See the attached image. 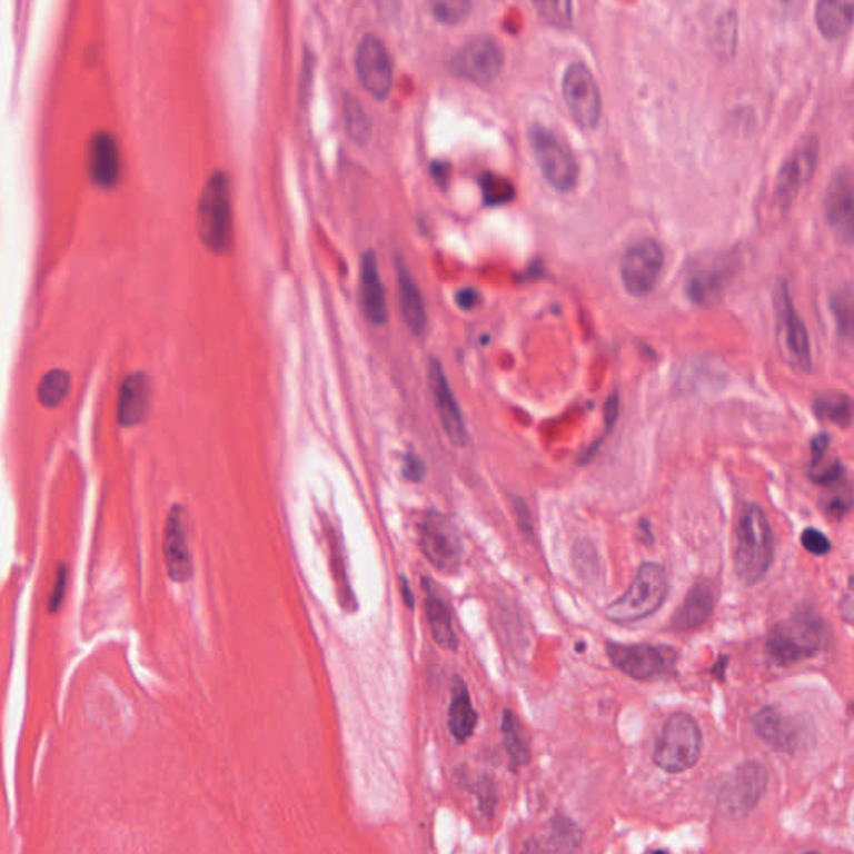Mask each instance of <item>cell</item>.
<instances>
[{"label":"cell","instance_id":"26","mask_svg":"<svg viewBox=\"0 0 854 854\" xmlns=\"http://www.w3.org/2000/svg\"><path fill=\"white\" fill-rule=\"evenodd\" d=\"M854 0H817L814 22L826 40H837L853 26Z\"/></svg>","mask_w":854,"mask_h":854},{"label":"cell","instance_id":"16","mask_svg":"<svg viewBox=\"0 0 854 854\" xmlns=\"http://www.w3.org/2000/svg\"><path fill=\"white\" fill-rule=\"evenodd\" d=\"M816 137H807V139L803 140V143L794 150L793 156L783 163L779 173H777L776 187H774L777 206L783 207V209L790 207L794 197H796L797 192L803 189L804 183L810 182L814 169H816Z\"/></svg>","mask_w":854,"mask_h":854},{"label":"cell","instance_id":"5","mask_svg":"<svg viewBox=\"0 0 854 854\" xmlns=\"http://www.w3.org/2000/svg\"><path fill=\"white\" fill-rule=\"evenodd\" d=\"M774 316H776V346L781 359L797 374L813 370L810 336L803 320L797 316L791 299L786 280L779 279L773 290Z\"/></svg>","mask_w":854,"mask_h":854},{"label":"cell","instance_id":"14","mask_svg":"<svg viewBox=\"0 0 854 854\" xmlns=\"http://www.w3.org/2000/svg\"><path fill=\"white\" fill-rule=\"evenodd\" d=\"M356 69L364 89L376 97L386 99L393 89V62L386 47L377 37L366 36L360 40L356 53Z\"/></svg>","mask_w":854,"mask_h":854},{"label":"cell","instance_id":"30","mask_svg":"<svg viewBox=\"0 0 854 854\" xmlns=\"http://www.w3.org/2000/svg\"><path fill=\"white\" fill-rule=\"evenodd\" d=\"M500 731H503V743L507 756H509L510 767L517 769V767L526 766L530 759L529 743H527L523 724L519 723L513 711L504 709Z\"/></svg>","mask_w":854,"mask_h":854},{"label":"cell","instance_id":"11","mask_svg":"<svg viewBox=\"0 0 854 854\" xmlns=\"http://www.w3.org/2000/svg\"><path fill=\"white\" fill-rule=\"evenodd\" d=\"M663 247L654 239H640L627 247L620 259V280L629 296H649L663 272Z\"/></svg>","mask_w":854,"mask_h":854},{"label":"cell","instance_id":"50","mask_svg":"<svg viewBox=\"0 0 854 854\" xmlns=\"http://www.w3.org/2000/svg\"><path fill=\"white\" fill-rule=\"evenodd\" d=\"M430 172H433L434 180H436L439 186H446L447 180H449V163L433 162Z\"/></svg>","mask_w":854,"mask_h":854},{"label":"cell","instance_id":"46","mask_svg":"<svg viewBox=\"0 0 854 854\" xmlns=\"http://www.w3.org/2000/svg\"><path fill=\"white\" fill-rule=\"evenodd\" d=\"M827 447H830V437H827L824 433L817 434V436L814 437L813 443H811V454H813L811 466H814V464L824 460V457H826Z\"/></svg>","mask_w":854,"mask_h":854},{"label":"cell","instance_id":"47","mask_svg":"<svg viewBox=\"0 0 854 854\" xmlns=\"http://www.w3.org/2000/svg\"><path fill=\"white\" fill-rule=\"evenodd\" d=\"M636 534L637 540H639L640 544H644V546H653V527H651V523L646 519V517H643V519H639V523H637Z\"/></svg>","mask_w":854,"mask_h":854},{"label":"cell","instance_id":"18","mask_svg":"<svg viewBox=\"0 0 854 854\" xmlns=\"http://www.w3.org/2000/svg\"><path fill=\"white\" fill-rule=\"evenodd\" d=\"M824 214L834 236L844 244L853 242V177L850 169L834 173L824 196Z\"/></svg>","mask_w":854,"mask_h":854},{"label":"cell","instance_id":"17","mask_svg":"<svg viewBox=\"0 0 854 854\" xmlns=\"http://www.w3.org/2000/svg\"><path fill=\"white\" fill-rule=\"evenodd\" d=\"M163 560L167 573L176 583H187L192 577V556L187 540L186 510L180 504L172 506L163 529Z\"/></svg>","mask_w":854,"mask_h":854},{"label":"cell","instance_id":"3","mask_svg":"<svg viewBox=\"0 0 854 854\" xmlns=\"http://www.w3.org/2000/svg\"><path fill=\"white\" fill-rule=\"evenodd\" d=\"M197 234L207 250L224 256L232 247V200L229 177L217 170L207 180L197 203Z\"/></svg>","mask_w":854,"mask_h":854},{"label":"cell","instance_id":"6","mask_svg":"<svg viewBox=\"0 0 854 854\" xmlns=\"http://www.w3.org/2000/svg\"><path fill=\"white\" fill-rule=\"evenodd\" d=\"M699 724L687 713H674L667 717L654 747L653 759L666 773H683L697 763L701 756Z\"/></svg>","mask_w":854,"mask_h":854},{"label":"cell","instance_id":"8","mask_svg":"<svg viewBox=\"0 0 854 854\" xmlns=\"http://www.w3.org/2000/svg\"><path fill=\"white\" fill-rule=\"evenodd\" d=\"M419 547L430 566L443 574H456L463 564V537L444 514L429 510L419 523Z\"/></svg>","mask_w":854,"mask_h":854},{"label":"cell","instance_id":"9","mask_svg":"<svg viewBox=\"0 0 854 854\" xmlns=\"http://www.w3.org/2000/svg\"><path fill=\"white\" fill-rule=\"evenodd\" d=\"M606 654L617 669L637 681L667 677L676 669L677 651L671 646L619 644L609 640L606 643Z\"/></svg>","mask_w":854,"mask_h":854},{"label":"cell","instance_id":"7","mask_svg":"<svg viewBox=\"0 0 854 854\" xmlns=\"http://www.w3.org/2000/svg\"><path fill=\"white\" fill-rule=\"evenodd\" d=\"M527 137L534 159L546 182L557 192H570L579 176V167L573 152L540 123H533Z\"/></svg>","mask_w":854,"mask_h":854},{"label":"cell","instance_id":"38","mask_svg":"<svg viewBox=\"0 0 854 854\" xmlns=\"http://www.w3.org/2000/svg\"><path fill=\"white\" fill-rule=\"evenodd\" d=\"M430 10L439 22L454 23L463 22L470 12V0H429Z\"/></svg>","mask_w":854,"mask_h":854},{"label":"cell","instance_id":"1","mask_svg":"<svg viewBox=\"0 0 854 854\" xmlns=\"http://www.w3.org/2000/svg\"><path fill=\"white\" fill-rule=\"evenodd\" d=\"M734 570L746 586L764 579L774 557L773 530L757 504H746L736 527Z\"/></svg>","mask_w":854,"mask_h":854},{"label":"cell","instance_id":"21","mask_svg":"<svg viewBox=\"0 0 854 854\" xmlns=\"http://www.w3.org/2000/svg\"><path fill=\"white\" fill-rule=\"evenodd\" d=\"M150 410V380L143 373H132L122 380L117 403V419L120 426L133 427L142 424Z\"/></svg>","mask_w":854,"mask_h":854},{"label":"cell","instance_id":"40","mask_svg":"<svg viewBox=\"0 0 854 854\" xmlns=\"http://www.w3.org/2000/svg\"><path fill=\"white\" fill-rule=\"evenodd\" d=\"M843 464L837 463V460H833L827 466H814L811 469V479H813V483L820 484V486L836 483V480L843 479Z\"/></svg>","mask_w":854,"mask_h":854},{"label":"cell","instance_id":"32","mask_svg":"<svg viewBox=\"0 0 854 854\" xmlns=\"http://www.w3.org/2000/svg\"><path fill=\"white\" fill-rule=\"evenodd\" d=\"M813 409L820 419L827 420V423L843 427V429H847L851 426V420H853V404H851V397L844 396V394L820 397L814 403Z\"/></svg>","mask_w":854,"mask_h":854},{"label":"cell","instance_id":"52","mask_svg":"<svg viewBox=\"0 0 854 854\" xmlns=\"http://www.w3.org/2000/svg\"><path fill=\"white\" fill-rule=\"evenodd\" d=\"M400 593H403L404 604H406V606H409L410 609H413L414 607L413 590H410L409 583H407L406 577H400Z\"/></svg>","mask_w":854,"mask_h":854},{"label":"cell","instance_id":"20","mask_svg":"<svg viewBox=\"0 0 854 854\" xmlns=\"http://www.w3.org/2000/svg\"><path fill=\"white\" fill-rule=\"evenodd\" d=\"M120 170L119 147L112 133L106 130L93 133L89 146L90 180L100 189H113L119 183Z\"/></svg>","mask_w":854,"mask_h":854},{"label":"cell","instance_id":"23","mask_svg":"<svg viewBox=\"0 0 854 854\" xmlns=\"http://www.w3.org/2000/svg\"><path fill=\"white\" fill-rule=\"evenodd\" d=\"M751 723H753L757 736L764 743L769 744L773 749L787 753L797 746L796 727L777 707H763L754 714Z\"/></svg>","mask_w":854,"mask_h":854},{"label":"cell","instance_id":"12","mask_svg":"<svg viewBox=\"0 0 854 854\" xmlns=\"http://www.w3.org/2000/svg\"><path fill=\"white\" fill-rule=\"evenodd\" d=\"M767 773L763 764L746 761L721 786L719 804L731 816H746L766 791Z\"/></svg>","mask_w":854,"mask_h":854},{"label":"cell","instance_id":"25","mask_svg":"<svg viewBox=\"0 0 854 854\" xmlns=\"http://www.w3.org/2000/svg\"><path fill=\"white\" fill-rule=\"evenodd\" d=\"M397 284H399V304L404 322L410 332L420 336L426 330L427 312L419 284L414 279L403 262H397Z\"/></svg>","mask_w":854,"mask_h":854},{"label":"cell","instance_id":"2","mask_svg":"<svg viewBox=\"0 0 854 854\" xmlns=\"http://www.w3.org/2000/svg\"><path fill=\"white\" fill-rule=\"evenodd\" d=\"M826 643V626L813 607L801 606L784 623L776 624L766 640L771 663L790 667L816 656Z\"/></svg>","mask_w":854,"mask_h":854},{"label":"cell","instance_id":"24","mask_svg":"<svg viewBox=\"0 0 854 854\" xmlns=\"http://www.w3.org/2000/svg\"><path fill=\"white\" fill-rule=\"evenodd\" d=\"M714 589L707 580H699L691 587L686 599L671 619L674 630H691L703 626L714 609Z\"/></svg>","mask_w":854,"mask_h":854},{"label":"cell","instance_id":"22","mask_svg":"<svg viewBox=\"0 0 854 854\" xmlns=\"http://www.w3.org/2000/svg\"><path fill=\"white\" fill-rule=\"evenodd\" d=\"M360 304L364 314L374 326H383L387 320V299L383 279H380L377 257L373 250L364 252L360 259Z\"/></svg>","mask_w":854,"mask_h":854},{"label":"cell","instance_id":"35","mask_svg":"<svg viewBox=\"0 0 854 854\" xmlns=\"http://www.w3.org/2000/svg\"><path fill=\"white\" fill-rule=\"evenodd\" d=\"M70 389L69 374L63 369H53L42 377L39 384V400L42 406L57 407L63 403Z\"/></svg>","mask_w":854,"mask_h":854},{"label":"cell","instance_id":"4","mask_svg":"<svg viewBox=\"0 0 854 854\" xmlns=\"http://www.w3.org/2000/svg\"><path fill=\"white\" fill-rule=\"evenodd\" d=\"M667 594V574L661 564L644 563L637 569L629 589L606 607V617L614 623L630 624L656 613Z\"/></svg>","mask_w":854,"mask_h":854},{"label":"cell","instance_id":"10","mask_svg":"<svg viewBox=\"0 0 854 854\" xmlns=\"http://www.w3.org/2000/svg\"><path fill=\"white\" fill-rule=\"evenodd\" d=\"M560 89L574 122L583 129H596L603 113V100L590 70L583 62L569 63L564 70Z\"/></svg>","mask_w":854,"mask_h":854},{"label":"cell","instance_id":"43","mask_svg":"<svg viewBox=\"0 0 854 854\" xmlns=\"http://www.w3.org/2000/svg\"><path fill=\"white\" fill-rule=\"evenodd\" d=\"M477 787H479V790H477V800H479L480 811H483L486 816H490L494 807H496V791H494L490 781H486V783H483Z\"/></svg>","mask_w":854,"mask_h":854},{"label":"cell","instance_id":"42","mask_svg":"<svg viewBox=\"0 0 854 854\" xmlns=\"http://www.w3.org/2000/svg\"><path fill=\"white\" fill-rule=\"evenodd\" d=\"M67 587V567L66 564H60L57 569L56 583H53L52 594L49 597V613H57L60 604H62L63 596H66Z\"/></svg>","mask_w":854,"mask_h":854},{"label":"cell","instance_id":"27","mask_svg":"<svg viewBox=\"0 0 854 854\" xmlns=\"http://www.w3.org/2000/svg\"><path fill=\"white\" fill-rule=\"evenodd\" d=\"M450 734L457 743L463 744L470 739L477 726V713L470 703L469 691L463 677H454L453 694L449 704Z\"/></svg>","mask_w":854,"mask_h":854},{"label":"cell","instance_id":"15","mask_svg":"<svg viewBox=\"0 0 854 854\" xmlns=\"http://www.w3.org/2000/svg\"><path fill=\"white\" fill-rule=\"evenodd\" d=\"M427 376H429L430 393H433L434 403H436L437 414H439L444 433H446V436L449 437V440L454 446H466V444L469 443V434H467L459 404H457L456 396H454L453 389H450L449 380H447L439 360H429Z\"/></svg>","mask_w":854,"mask_h":854},{"label":"cell","instance_id":"34","mask_svg":"<svg viewBox=\"0 0 854 854\" xmlns=\"http://www.w3.org/2000/svg\"><path fill=\"white\" fill-rule=\"evenodd\" d=\"M479 187L484 203L489 207L506 206L516 196L513 182L506 177L493 172H484L479 177Z\"/></svg>","mask_w":854,"mask_h":854},{"label":"cell","instance_id":"33","mask_svg":"<svg viewBox=\"0 0 854 854\" xmlns=\"http://www.w3.org/2000/svg\"><path fill=\"white\" fill-rule=\"evenodd\" d=\"M537 16L554 29L566 30L573 26V0H530Z\"/></svg>","mask_w":854,"mask_h":854},{"label":"cell","instance_id":"39","mask_svg":"<svg viewBox=\"0 0 854 854\" xmlns=\"http://www.w3.org/2000/svg\"><path fill=\"white\" fill-rule=\"evenodd\" d=\"M801 544L807 553L814 554V556H826L831 550V540L827 539L826 534L821 533L820 529H814V527H807L803 530Z\"/></svg>","mask_w":854,"mask_h":854},{"label":"cell","instance_id":"41","mask_svg":"<svg viewBox=\"0 0 854 854\" xmlns=\"http://www.w3.org/2000/svg\"><path fill=\"white\" fill-rule=\"evenodd\" d=\"M426 464L417 454L409 453L404 457L403 474L410 483H423L426 477Z\"/></svg>","mask_w":854,"mask_h":854},{"label":"cell","instance_id":"49","mask_svg":"<svg viewBox=\"0 0 854 854\" xmlns=\"http://www.w3.org/2000/svg\"><path fill=\"white\" fill-rule=\"evenodd\" d=\"M851 590H853V586H851L850 577V586H847L846 594H844L843 600H841V614H843L844 620L847 624H853V594H851Z\"/></svg>","mask_w":854,"mask_h":854},{"label":"cell","instance_id":"37","mask_svg":"<svg viewBox=\"0 0 854 854\" xmlns=\"http://www.w3.org/2000/svg\"><path fill=\"white\" fill-rule=\"evenodd\" d=\"M344 113H346V126L347 130H349V136L356 142H367L370 136V122L359 100L347 97L346 103H344Z\"/></svg>","mask_w":854,"mask_h":854},{"label":"cell","instance_id":"51","mask_svg":"<svg viewBox=\"0 0 854 854\" xmlns=\"http://www.w3.org/2000/svg\"><path fill=\"white\" fill-rule=\"evenodd\" d=\"M774 2L779 7L781 12L786 16H796L803 9L804 0H774Z\"/></svg>","mask_w":854,"mask_h":854},{"label":"cell","instance_id":"45","mask_svg":"<svg viewBox=\"0 0 854 854\" xmlns=\"http://www.w3.org/2000/svg\"><path fill=\"white\" fill-rule=\"evenodd\" d=\"M456 304L463 310L476 309L480 304V294L474 287H463L456 292Z\"/></svg>","mask_w":854,"mask_h":854},{"label":"cell","instance_id":"31","mask_svg":"<svg viewBox=\"0 0 854 854\" xmlns=\"http://www.w3.org/2000/svg\"><path fill=\"white\" fill-rule=\"evenodd\" d=\"M823 487L824 490L820 497L821 510L831 520H843L853 507V489H851L850 480L843 477V479Z\"/></svg>","mask_w":854,"mask_h":854},{"label":"cell","instance_id":"28","mask_svg":"<svg viewBox=\"0 0 854 854\" xmlns=\"http://www.w3.org/2000/svg\"><path fill=\"white\" fill-rule=\"evenodd\" d=\"M426 613L434 640L444 649L456 651L459 640L453 627L449 607L434 586H430L429 580H426Z\"/></svg>","mask_w":854,"mask_h":854},{"label":"cell","instance_id":"44","mask_svg":"<svg viewBox=\"0 0 854 854\" xmlns=\"http://www.w3.org/2000/svg\"><path fill=\"white\" fill-rule=\"evenodd\" d=\"M514 514H516L517 526H519L520 533L530 536L533 534V523H530L529 509H527L526 503L520 497H516L513 500Z\"/></svg>","mask_w":854,"mask_h":854},{"label":"cell","instance_id":"36","mask_svg":"<svg viewBox=\"0 0 854 854\" xmlns=\"http://www.w3.org/2000/svg\"><path fill=\"white\" fill-rule=\"evenodd\" d=\"M831 310H833L840 332L850 337L853 332V290L850 286L841 287L836 294H833Z\"/></svg>","mask_w":854,"mask_h":854},{"label":"cell","instance_id":"48","mask_svg":"<svg viewBox=\"0 0 854 854\" xmlns=\"http://www.w3.org/2000/svg\"><path fill=\"white\" fill-rule=\"evenodd\" d=\"M727 666H729V657H727L726 654H719L716 663L711 666V676L716 677L719 683H724V681H726Z\"/></svg>","mask_w":854,"mask_h":854},{"label":"cell","instance_id":"29","mask_svg":"<svg viewBox=\"0 0 854 854\" xmlns=\"http://www.w3.org/2000/svg\"><path fill=\"white\" fill-rule=\"evenodd\" d=\"M580 843V831L566 814H557L550 821L549 834L540 841H529L524 851H560L569 853L577 850Z\"/></svg>","mask_w":854,"mask_h":854},{"label":"cell","instance_id":"19","mask_svg":"<svg viewBox=\"0 0 854 854\" xmlns=\"http://www.w3.org/2000/svg\"><path fill=\"white\" fill-rule=\"evenodd\" d=\"M729 277V260L723 259V257H716V259L709 257V259L701 260L687 276V296L699 306L717 302L723 296L724 287H726Z\"/></svg>","mask_w":854,"mask_h":854},{"label":"cell","instance_id":"13","mask_svg":"<svg viewBox=\"0 0 854 854\" xmlns=\"http://www.w3.org/2000/svg\"><path fill=\"white\" fill-rule=\"evenodd\" d=\"M503 67V49L489 37H477L470 40L450 59V70L457 77L479 86L494 82Z\"/></svg>","mask_w":854,"mask_h":854}]
</instances>
